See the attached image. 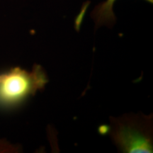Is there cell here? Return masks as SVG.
Returning <instances> with one entry per match:
<instances>
[{
	"label": "cell",
	"instance_id": "1",
	"mask_svg": "<svg viewBox=\"0 0 153 153\" xmlns=\"http://www.w3.org/2000/svg\"><path fill=\"white\" fill-rule=\"evenodd\" d=\"M108 134L120 152H152V116L127 114L111 117L109 125L101 127Z\"/></svg>",
	"mask_w": 153,
	"mask_h": 153
},
{
	"label": "cell",
	"instance_id": "2",
	"mask_svg": "<svg viewBox=\"0 0 153 153\" xmlns=\"http://www.w3.org/2000/svg\"><path fill=\"white\" fill-rule=\"evenodd\" d=\"M48 82L46 74L39 65H35L32 71L19 67L0 73V108H13L37 91Z\"/></svg>",
	"mask_w": 153,
	"mask_h": 153
},
{
	"label": "cell",
	"instance_id": "3",
	"mask_svg": "<svg viewBox=\"0 0 153 153\" xmlns=\"http://www.w3.org/2000/svg\"><path fill=\"white\" fill-rule=\"evenodd\" d=\"M116 1V0H106L95 7L91 13V17L94 21L97 27L101 26H107L110 27L114 24L116 22V16L113 8ZM146 1L152 3L153 0Z\"/></svg>",
	"mask_w": 153,
	"mask_h": 153
},
{
	"label": "cell",
	"instance_id": "4",
	"mask_svg": "<svg viewBox=\"0 0 153 153\" xmlns=\"http://www.w3.org/2000/svg\"><path fill=\"white\" fill-rule=\"evenodd\" d=\"M19 148L9 143L7 141L0 139V152H16Z\"/></svg>",
	"mask_w": 153,
	"mask_h": 153
}]
</instances>
